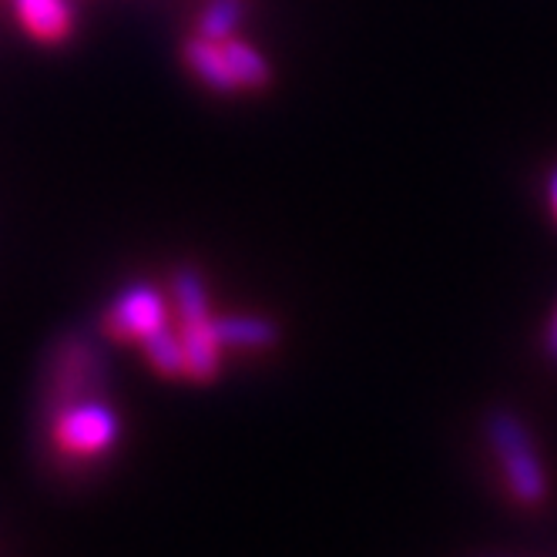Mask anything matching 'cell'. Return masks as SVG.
<instances>
[{
	"mask_svg": "<svg viewBox=\"0 0 557 557\" xmlns=\"http://www.w3.org/2000/svg\"><path fill=\"white\" fill-rule=\"evenodd\" d=\"M104 383H108V363H104V352L98 349V343L82 333L61 336L54 343V352L45 370V386H41L45 420L74 400L98 396Z\"/></svg>",
	"mask_w": 557,
	"mask_h": 557,
	"instance_id": "1",
	"label": "cell"
},
{
	"mask_svg": "<svg viewBox=\"0 0 557 557\" xmlns=\"http://www.w3.org/2000/svg\"><path fill=\"white\" fill-rule=\"evenodd\" d=\"M172 296L182 312V320H209V289L206 278L195 265H182L172 272Z\"/></svg>",
	"mask_w": 557,
	"mask_h": 557,
	"instance_id": "10",
	"label": "cell"
},
{
	"mask_svg": "<svg viewBox=\"0 0 557 557\" xmlns=\"http://www.w3.org/2000/svg\"><path fill=\"white\" fill-rule=\"evenodd\" d=\"M215 326V336L222 346H232V349H269L278 343V326L265 315H219L212 320Z\"/></svg>",
	"mask_w": 557,
	"mask_h": 557,
	"instance_id": "8",
	"label": "cell"
},
{
	"mask_svg": "<svg viewBox=\"0 0 557 557\" xmlns=\"http://www.w3.org/2000/svg\"><path fill=\"white\" fill-rule=\"evenodd\" d=\"M141 349L148 356V363L162 373V376H185V349H182V336L172 333L169 326L154 330L141 339Z\"/></svg>",
	"mask_w": 557,
	"mask_h": 557,
	"instance_id": "11",
	"label": "cell"
},
{
	"mask_svg": "<svg viewBox=\"0 0 557 557\" xmlns=\"http://www.w3.org/2000/svg\"><path fill=\"white\" fill-rule=\"evenodd\" d=\"M182 349H185V376H191L195 383H209L219 376L222 363H219V336L209 320H182Z\"/></svg>",
	"mask_w": 557,
	"mask_h": 557,
	"instance_id": "5",
	"label": "cell"
},
{
	"mask_svg": "<svg viewBox=\"0 0 557 557\" xmlns=\"http://www.w3.org/2000/svg\"><path fill=\"white\" fill-rule=\"evenodd\" d=\"M21 24L45 45H61L74 30V14L67 0H14Z\"/></svg>",
	"mask_w": 557,
	"mask_h": 557,
	"instance_id": "6",
	"label": "cell"
},
{
	"mask_svg": "<svg viewBox=\"0 0 557 557\" xmlns=\"http://www.w3.org/2000/svg\"><path fill=\"white\" fill-rule=\"evenodd\" d=\"M484 430L513 500L528 507L541 504L547 497V470L544 460L537 457L534 436L524 426V420L510 410H491Z\"/></svg>",
	"mask_w": 557,
	"mask_h": 557,
	"instance_id": "2",
	"label": "cell"
},
{
	"mask_svg": "<svg viewBox=\"0 0 557 557\" xmlns=\"http://www.w3.org/2000/svg\"><path fill=\"white\" fill-rule=\"evenodd\" d=\"M547 191H550V209H554V215H557V169L550 172V185H547Z\"/></svg>",
	"mask_w": 557,
	"mask_h": 557,
	"instance_id": "14",
	"label": "cell"
},
{
	"mask_svg": "<svg viewBox=\"0 0 557 557\" xmlns=\"http://www.w3.org/2000/svg\"><path fill=\"white\" fill-rule=\"evenodd\" d=\"M243 11H246L243 0H212L202 21H198V34L209 37V41H219V45L228 41L235 34V24L243 21Z\"/></svg>",
	"mask_w": 557,
	"mask_h": 557,
	"instance_id": "12",
	"label": "cell"
},
{
	"mask_svg": "<svg viewBox=\"0 0 557 557\" xmlns=\"http://www.w3.org/2000/svg\"><path fill=\"white\" fill-rule=\"evenodd\" d=\"M48 426H51V444L67 460L101 457L117 444V433H122L117 410L101 400V393L61 407L58 413L48 417Z\"/></svg>",
	"mask_w": 557,
	"mask_h": 557,
	"instance_id": "3",
	"label": "cell"
},
{
	"mask_svg": "<svg viewBox=\"0 0 557 557\" xmlns=\"http://www.w3.org/2000/svg\"><path fill=\"white\" fill-rule=\"evenodd\" d=\"M547 352L557 360V315H554V323H550V330H547Z\"/></svg>",
	"mask_w": 557,
	"mask_h": 557,
	"instance_id": "13",
	"label": "cell"
},
{
	"mask_svg": "<svg viewBox=\"0 0 557 557\" xmlns=\"http://www.w3.org/2000/svg\"><path fill=\"white\" fill-rule=\"evenodd\" d=\"M185 64L195 71L198 82H206L212 91H222V95H232L238 91V82L228 67V58H225V48L219 41H209V37H191L185 45Z\"/></svg>",
	"mask_w": 557,
	"mask_h": 557,
	"instance_id": "7",
	"label": "cell"
},
{
	"mask_svg": "<svg viewBox=\"0 0 557 557\" xmlns=\"http://www.w3.org/2000/svg\"><path fill=\"white\" fill-rule=\"evenodd\" d=\"M169 326V309H165V296L158 293L148 283H135L128 286L122 296H117L104 315H101V330L108 339H145L148 333Z\"/></svg>",
	"mask_w": 557,
	"mask_h": 557,
	"instance_id": "4",
	"label": "cell"
},
{
	"mask_svg": "<svg viewBox=\"0 0 557 557\" xmlns=\"http://www.w3.org/2000/svg\"><path fill=\"white\" fill-rule=\"evenodd\" d=\"M225 48V58H228V67L235 74L238 88H249V91H262L269 82H272V67L269 61L246 41H238V37H228V41H222Z\"/></svg>",
	"mask_w": 557,
	"mask_h": 557,
	"instance_id": "9",
	"label": "cell"
}]
</instances>
